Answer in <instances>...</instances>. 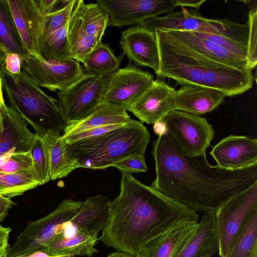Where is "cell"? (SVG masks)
<instances>
[{
    "mask_svg": "<svg viewBox=\"0 0 257 257\" xmlns=\"http://www.w3.org/2000/svg\"><path fill=\"white\" fill-rule=\"evenodd\" d=\"M152 154L156 177L151 186L195 212L215 211L257 183V165L229 170L211 165L206 154L186 157L166 131L154 141Z\"/></svg>",
    "mask_w": 257,
    "mask_h": 257,
    "instance_id": "cell-1",
    "label": "cell"
},
{
    "mask_svg": "<svg viewBox=\"0 0 257 257\" xmlns=\"http://www.w3.org/2000/svg\"><path fill=\"white\" fill-rule=\"evenodd\" d=\"M120 191L111 202L99 238L108 247L137 257L157 238L180 224L198 222L195 211L122 173Z\"/></svg>",
    "mask_w": 257,
    "mask_h": 257,
    "instance_id": "cell-2",
    "label": "cell"
},
{
    "mask_svg": "<svg viewBox=\"0 0 257 257\" xmlns=\"http://www.w3.org/2000/svg\"><path fill=\"white\" fill-rule=\"evenodd\" d=\"M159 48L158 76L181 85H194L218 90L226 96L240 95L252 86L251 71L214 60L180 42L165 30L154 31Z\"/></svg>",
    "mask_w": 257,
    "mask_h": 257,
    "instance_id": "cell-3",
    "label": "cell"
},
{
    "mask_svg": "<svg viewBox=\"0 0 257 257\" xmlns=\"http://www.w3.org/2000/svg\"><path fill=\"white\" fill-rule=\"evenodd\" d=\"M150 139L143 123L130 118L99 136L67 143L68 153L79 168L103 169L127 158L145 157Z\"/></svg>",
    "mask_w": 257,
    "mask_h": 257,
    "instance_id": "cell-4",
    "label": "cell"
},
{
    "mask_svg": "<svg viewBox=\"0 0 257 257\" xmlns=\"http://www.w3.org/2000/svg\"><path fill=\"white\" fill-rule=\"evenodd\" d=\"M2 78L11 107L32 126L36 135L60 134L69 124L58 100L45 93L24 69L16 75L4 73Z\"/></svg>",
    "mask_w": 257,
    "mask_h": 257,
    "instance_id": "cell-5",
    "label": "cell"
},
{
    "mask_svg": "<svg viewBox=\"0 0 257 257\" xmlns=\"http://www.w3.org/2000/svg\"><path fill=\"white\" fill-rule=\"evenodd\" d=\"M109 16L97 3L76 0L68 25V38L74 59L84 64L91 52L102 42Z\"/></svg>",
    "mask_w": 257,
    "mask_h": 257,
    "instance_id": "cell-6",
    "label": "cell"
},
{
    "mask_svg": "<svg viewBox=\"0 0 257 257\" xmlns=\"http://www.w3.org/2000/svg\"><path fill=\"white\" fill-rule=\"evenodd\" d=\"M154 32L156 30L190 31L224 36L247 45L248 29L228 19H207L196 9L182 7L164 17L149 18L140 24Z\"/></svg>",
    "mask_w": 257,
    "mask_h": 257,
    "instance_id": "cell-7",
    "label": "cell"
},
{
    "mask_svg": "<svg viewBox=\"0 0 257 257\" xmlns=\"http://www.w3.org/2000/svg\"><path fill=\"white\" fill-rule=\"evenodd\" d=\"M82 203L64 199L49 214L29 222L10 247L7 257H29L43 252L48 242L61 232L63 224L76 215Z\"/></svg>",
    "mask_w": 257,
    "mask_h": 257,
    "instance_id": "cell-8",
    "label": "cell"
},
{
    "mask_svg": "<svg viewBox=\"0 0 257 257\" xmlns=\"http://www.w3.org/2000/svg\"><path fill=\"white\" fill-rule=\"evenodd\" d=\"M167 133L186 157L206 154L214 130L206 118L181 110H172L161 120Z\"/></svg>",
    "mask_w": 257,
    "mask_h": 257,
    "instance_id": "cell-9",
    "label": "cell"
},
{
    "mask_svg": "<svg viewBox=\"0 0 257 257\" xmlns=\"http://www.w3.org/2000/svg\"><path fill=\"white\" fill-rule=\"evenodd\" d=\"M257 213V183L225 201L215 211L219 254L224 255L251 216Z\"/></svg>",
    "mask_w": 257,
    "mask_h": 257,
    "instance_id": "cell-10",
    "label": "cell"
},
{
    "mask_svg": "<svg viewBox=\"0 0 257 257\" xmlns=\"http://www.w3.org/2000/svg\"><path fill=\"white\" fill-rule=\"evenodd\" d=\"M106 76L84 74L79 80L57 93L61 108L69 124L90 115L102 103Z\"/></svg>",
    "mask_w": 257,
    "mask_h": 257,
    "instance_id": "cell-11",
    "label": "cell"
},
{
    "mask_svg": "<svg viewBox=\"0 0 257 257\" xmlns=\"http://www.w3.org/2000/svg\"><path fill=\"white\" fill-rule=\"evenodd\" d=\"M106 78L102 102L126 110L151 85L154 75L130 61L126 67L106 75Z\"/></svg>",
    "mask_w": 257,
    "mask_h": 257,
    "instance_id": "cell-12",
    "label": "cell"
},
{
    "mask_svg": "<svg viewBox=\"0 0 257 257\" xmlns=\"http://www.w3.org/2000/svg\"><path fill=\"white\" fill-rule=\"evenodd\" d=\"M22 67L39 86L51 91L63 90L84 75L80 62L75 59L50 62L28 54L22 59Z\"/></svg>",
    "mask_w": 257,
    "mask_h": 257,
    "instance_id": "cell-13",
    "label": "cell"
},
{
    "mask_svg": "<svg viewBox=\"0 0 257 257\" xmlns=\"http://www.w3.org/2000/svg\"><path fill=\"white\" fill-rule=\"evenodd\" d=\"M96 3L107 13L108 26L120 28L139 25L162 14L174 12L175 0H97Z\"/></svg>",
    "mask_w": 257,
    "mask_h": 257,
    "instance_id": "cell-14",
    "label": "cell"
},
{
    "mask_svg": "<svg viewBox=\"0 0 257 257\" xmlns=\"http://www.w3.org/2000/svg\"><path fill=\"white\" fill-rule=\"evenodd\" d=\"M120 46L130 62L152 69L157 75L160 69V56L154 32L141 24L130 27L121 33Z\"/></svg>",
    "mask_w": 257,
    "mask_h": 257,
    "instance_id": "cell-15",
    "label": "cell"
},
{
    "mask_svg": "<svg viewBox=\"0 0 257 257\" xmlns=\"http://www.w3.org/2000/svg\"><path fill=\"white\" fill-rule=\"evenodd\" d=\"M219 167L240 170L257 165V140L229 135L215 145L209 153Z\"/></svg>",
    "mask_w": 257,
    "mask_h": 257,
    "instance_id": "cell-16",
    "label": "cell"
},
{
    "mask_svg": "<svg viewBox=\"0 0 257 257\" xmlns=\"http://www.w3.org/2000/svg\"><path fill=\"white\" fill-rule=\"evenodd\" d=\"M175 89L159 79L154 80L143 94L128 108L141 122L154 124L172 111Z\"/></svg>",
    "mask_w": 257,
    "mask_h": 257,
    "instance_id": "cell-17",
    "label": "cell"
},
{
    "mask_svg": "<svg viewBox=\"0 0 257 257\" xmlns=\"http://www.w3.org/2000/svg\"><path fill=\"white\" fill-rule=\"evenodd\" d=\"M28 123L5 100L0 108V154L29 152L36 136Z\"/></svg>",
    "mask_w": 257,
    "mask_h": 257,
    "instance_id": "cell-18",
    "label": "cell"
},
{
    "mask_svg": "<svg viewBox=\"0 0 257 257\" xmlns=\"http://www.w3.org/2000/svg\"><path fill=\"white\" fill-rule=\"evenodd\" d=\"M8 2L26 51L40 58L38 45L45 16L35 0H8Z\"/></svg>",
    "mask_w": 257,
    "mask_h": 257,
    "instance_id": "cell-19",
    "label": "cell"
},
{
    "mask_svg": "<svg viewBox=\"0 0 257 257\" xmlns=\"http://www.w3.org/2000/svg\"><path fill=\"white\" fill-rule=\"evenodd\" d=\"M226 95L209 87L183 85L175 90L172 110H177L200 115L212 111L223 101Z\"/></svg>",
    "mask_w": 257,
    "mask_h": 257,
    "instance_id": "cell-20",
    "label": "cell"
},
{
    "mask_svg": "<svg viewBox=\"0 0 257 257\" xmlns=\"http://www.w3.org/2000/svg\"><path fill=\"white\" fill-rule=\"evenodd\" d=\"M218 249L215 211L206 210L194 232L174 257H212Z\"/></svg>",
    "mask_w": 257,
    "mask_h": 257,
    "instance_id": "cell-21",
    "label": "cell"
},
{
    "mask_svg": "<svg viewBox=\"0 0 257 257\" xmlns=\"http://www.w3.org/2000/svg\"><path fill=\"white\" fill-rule=\"evenodd\" d=\"M98 234L95 232L81 230L70 237L57 234L48 242L43 252L50 257H91L98 252L95 247L99 239Z\"/></svg>",
    "mask_w": 257,
    "mask_h": 257,
    "instance_id": "cell-22",
    "label": "cell"
},
{
    "mask_svg": "<svg viewBox=\"0 0 257 257\" xmlns=\"http://www.w3.org/2000/svg\"><path fill=\"white\" fill-rule=\"evenodd\" d=\"M111 202L103 195L88 197L68 221L71 229L75 233L78 230L99 233L105 226Z\"/></svg>",
    "mask_w": 257,
    "mask_h": 257,
    "instance_id": "cell-23",
    "label": "cell"
},
{
    "mask_svg": "<svg viewBox=\"0 0 257 257\" xmlns=\"http://www.w3.org/2000/svg\"><path fill=\"white\" fill-rule=\"evenodd\" d=\"M165 31L184 45L208 58L237 68L249 69L247 61L212 41L198 36L193 32Z\"/></svg>",
    "mask_w": 257,
    "mask_h": 257,
    "instance_id": "cell-24",
    "label": "cell"
},
{
    "mask_svg": "<svg viewBox=\"0 0 257 257\" xmlns=\"http://www.w3.org/2000/svg\"><path fill=\"white\" fill-rule=\"evenodd\" d=\"M198 223L188 222L180 224L148 244L137 257H174L194 232Z\"/></svg>",
    "mask_w": 257,
    "mask_h": 257,
    "instance_id": "cell-25",
    "label": "cell"
},
{
    "mask_svg": "<svg viewBox=\"0 0 257 257\" xmlns=\"http://www.w3.org/2000/svg\"><path fill=\"white\" fill-rule=\"evenodd\" d=\"M41 137L48 156L51 180L65 177L79 168L77 162L68 155L67 143L60 134L51 132Z\"/></svg>",
    "mask_w": 257,
    "mask_h": 257,
    "instance_id": "cell-26",
    "label": "cell"
},
{
    "mask_svg": "<svg viewBox=\"0 0 257 257\" xmlns=\"http://www.w3.org/2000/svg\"><path fill=\"white\" fill-rule=\"evenodd\" d=\"M130 118L125 109L102 102L86 118L69 124L64 130L62 137L74 135L96 127L123 123Z\"/></svg>",
    "mask_w": 257,
    "mask_h": 257,
    "instance_id": "cell-27",
    "label": "cell"
},
{
    "mask_svg": "<svg viewBox=\"0 0 257 257\" xmlns=\"http://www.w3.org/2000/svg\"><path fill=\"white\" fill-rule=\"evenodd\" d=\"M68 25L40 39L38 52L41 58L54 63H64L74 59L68 38Z\"/></svg>",
    "mask_w": 257,
    "mask_h": 257,
    "instance_id": "cell-28",
    "label": "cell"
},
{
    "mask_svg": "<svg viewBox=\"0 0 257 257\" xmlns=\"http://www.w3.org/2000/svg\"><path fill=\"white\" fill-rule=\"evenodd\" d=\"M0 46L7 53L23 59L28 54L16 25L8 0H0Z\"/></svg>",
    "mask_w": 257,
    "mask_h": 257,
    "instance_id": "cell-29",
    "label": "cell"
},
{
    "mask_svg": "<svg viewBox=\"0 0 257 257\" xmlns=\"http://www.w3.org/2000/svg\"><path fill=\"white\" fill-rule=\"evenodd\" d=\"M125 54L116 56L109 44L102 43L88 56L84 64L86 74L106 76L119 69Z\"/></svg>",
    "mask_w": 257,
    "mask_h": 257,
    "instance_id": "cell-30",
    "label": "cell"
},
{
    "mask_svg": "<svg viewBox=\"0 0 257 257\" xmlns=\"http://www.w3.org/2000/svg\"><path fill=\"white\" fill-rule=\"evenodd\" d=\"M220 257H257V213L249 219L227 252Z\"/></svg>",
    "mask_w": 257,
    "mask_h": 257,
    "instance_id": "cell-31",
    "label": "cell"
},
{
    "mask_svg": "<svg viewBox=\"0 0 257 257\" xmlns=\"http://www.w3.org/2000/svg\"><path fill=\"white\" fill-rule=\"evenodd\" d=\"M38 185L32 168L14 173L0 172V195L9 198L21 195Z\"/></svg>",
    "mask_w": 257,
    "mask_h": 257,
    "instance_id": "cell-32",
    "label": "cell"
},
{
    "mask_svg": "<svg viewBox=\"0 0 257 257\" xmlns=\"http://www.w3.org/2000/svg\"><path fill=\"white\" fill-rule=\"evenodd\" d=\"M29 153L32 159V169L39 185L48 182L51 180L49 162L47 152L41 137L36 135Z\"/></svg>",
    "mask_w": 257,
    "mask_h": 257,
    "instance_id": "cell-33",
    "label": "cell"
},
{
    "mask_svg": "<svg viewBox=\"0 0 257 257\" xmlns=\"http://www.w3.org/2000/svg\"><path fill=\"white\" fill-rule=\"evenodd\" d=\"M75 2L76 0H69L68 3L62 8L45 16L40 38L68 24Z\"/></svg>",
    "mask_w": 257,
    "mask_h": 257,
    "instance_id": "cell-34",
    "label": "cell"
},
{
    "mask_svg": "<svg viewBox=\"0 0 257 257\" xmlns=\"http://www.w3.org/2000/svg\"><path fill=\"white\" fill-rule=\"evenodd\" d=\"M248 29L247 40V61L248 68L251 71L257 64V6L250 8L246 23Z\"/></svg>",
    "mask_w": 257,
    "mask_h": 257,
    "instance_id": "cell-35",
    "label": "cell"
},
{
    "mask_svg": "<svg viewBox=\"0 0 257 257\" xmlns=\"http://www.w3.org/2000/svg\"><path fill=\"white\" fill-rule=\"evenodd\" d=\"M32 168L29 152L6 153L0 154V172L14 173Z\"/></svg>",
    "mask_w": 257,
    "mask_h": 257,
    "instance_id": "cell-36",
    "label": "cell"
},
{
    "mask_svg": "<svg viewBox=\"0 0 257 257\" xmlns=\"http://www.w3.org/2000/svg\"><path fill=\"white\" fill-rule=\"evenodd\" d=\"M194 33L198 36L207 39L230 51L240 58L247 61L246 45L224 36L198 32Z\"/></svg>",
    "mask_w": 257,
    "mask_h": 257,
    "instance_id": "cell-37",
    "label": "cell"
},
{
    "mask_svg": "<svg viewBox=\"0 0 257 257\" xmlns=\"http://www.w3.org/2000/svg\"><path fill=\"white\" fill-rule=\"evenodd\" d=\"M122 173L130 174L146 172L148 170L145 157L136 156L125 158L112 165Z\"/></svg>",
    "mask_w": 257,
    "mask_h": 257,
    "instance_id": "cell-38",
    "label": "cell"
},
{
    "mask_svg": "<svg viewBox=\"0 0 257 257\" xmlns=\"http://www.w3.org/2000/svg\"><path fill=\"white\" fill-rule=\"evenodd\" d=\"M123 123L111 124L91 128L82 132L80 133L75 134L74 135L69 136L63 138L66 141L67 143H70L78 140L95 137L101 135L114 128H116L121 126Z\"/></svg>",
    "mask_w": 257,
    "mask_h": 257,
    "instance_id": "cell-39",
    "label": "cell"
},
{
    "mask_svg": "<svg viewBox=\"0 0 257 257\" xmlns=\"http://www.w3.org/2000/svg\"><path fill=\"white\" fill-rule=\"evenodd\" d=\"M22 58L18 54L8 53L6 54L5 68L7 74L16 75L19 74L22 71Z\"/></svg>",
    "mask_w": 257,
    "mask_h": 257,
    "instance_id": "cell-40",
    "label": "cell"
},
{
    "mask_svg": "<svg viewBox=\"0 0 257 257\" xmlns=\"http://www.w3.org/2000/svg\"><path fill=\"white\" fill-rule=\"evenodd\" d=\"M35 1L41 12L46 16L65 6L69 0H35Z\"/></svg>",
    "mask_w": 257,
    "mask_h": 257,
    "instance_id": "cell-41",
    "label": "cell"
},
{
    "mask_svg": "<svg viewBox=\"0 0 257 257\" xmlns=\"http://www.w3.org/2000/svg\"><path fill=\"white\" fill-rule=\"evenodd\" d=\"M12 229L0 225V257H7L10 245L9 235Z\"/></svg>",
    "mask_w": 257,
    "mask_h": 257,
    "instance_id": "cell-42",
    "label": "cell"
},
{
    "mask_svg": "<svg viewBox=\"0 0 257 257\" xmlns=\"http://www.w3.org/2000/svg\"><path fill=\"white\" fill-rule=\"evenodd\" d=\"M16 204L8 197L0 195V221H2L7 216L10 209Z\"/></svg>",
    "mask_w": 257,
    "mask_h": 257,
    "instance_id": "cell-43",
    "label": "cell"
},
{
    "mask_svg": "<svg viewBox=\"0 0 257 257\" xmlns=\"http://www.w3.org/2000/svg\"><path fill=\"white\" fill-rule=\"evenodd\" d=\"M206 1H197V0H175L177 7L181 6V7H190L195 8V9L199 10L200 6L205 2Z\"/></svg>",
    "mask_w": 257,
    "mask_h": 257,
    "instance_id": "cell-44",
    "label": "cell"
},
{
    "mask_svg": "<svg viewBox=\"0 0 257 257\" xmlns=\"http://www.w3.org/2000/svg\"><path fill=\"white\" fill-rule=\"evenodd\" d=\"M7 53L0 46V75L2 76L5 72V63Z\"/></svg>",
    "mask_w": 257,
    "mask_h": 257,
    "instance_id": "cell-45",
    "label": "cell"
},
{
    "mask_svg": "<svg viewBox=\"0 0 257 257\" xmlns=\"http://www.w3.org/2000/svg\"><path fill=\"white\" fill-rule=\"evenodd\" d=\"M106 257H136L128 253L116 251L108 254Z\"/></svg>",
    "mask_w": 257,
    "mask_h": 257,
    "instance_id": "cell-46",
    "label": "cell"
},
{
    "mask_svg": "<svg viewBox=\"0 0 257 257\" xmlns=\"http://www.w3.org/2000/svg\"><path fill=\"white\" fill-rule=\"evenodd\" d=\"M4 101L3 91V84L2 76L0 75V108L2 103Z\"/></svg>",
    "mask_w": 257,
    "mask_h": 257,
    "instance_id": "cell-47",
    "label": "cell"
},
{
    "mask_svg": "<svg viewBox=\"0 0 257 257\" xmlns=\"http://www.w3.org/2000/svg\"><path fill=\"white\" fill-rule=\"evenodd\" d=\"M62 257H76V256H62Z\"/></svg>",
    "mask_w": 257,
    "mask_h": 257,
    "instance_id": "cell-48",
    "label": "cell"
}]
</instances>
